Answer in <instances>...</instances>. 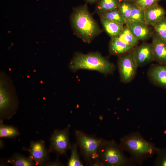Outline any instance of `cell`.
<instances>
[{
	"label": "cell",
	"mask_w": 166,
	"mask_h": 166,
	"mask_svg": "<svg viewBox=\"0 0 166 166\" xmlns=\"http://www.w3.org/2000/svg\"><path fill=\"white\" fill-rule=\"evenodd\" d=\"M118 66L121 81L125 83L130 82L135 77L138 67L134 59L132 50L119 57Z\"/></svg>",
	"instance_id": "obj_8"
},
{
	"label": "cell",
	"mask_w": 166,
	"mask_h": 166,
	"mask_svg": "<svg viewBox=\"0 0 166 166\" xmlns=\"http://www.w3.org/2000/svg\"><path fill=\"white\" fill-rule=\"evenodd\" d=\"M120 3L119 0H101L97 9L100 13L118 9Z\"/></svg>",
	"instance_id": "obj_19"
},
{
	"label": "cell",
	"mask_w": 166,
	"mask_h": 166,
	"mask_svg": "<svg viewBox=\"0 0 166 166\" xmlns=\"http://www.w3.org/2000/svg\"><path fill=\"white\" fill-rule=\"evenodd\" d=\"M8 162L14 166H33L35 164L30 157H26L18 153L12 156Z\"/></svg>",
	"instance_id": "obj_17"
},
{
	"label": "cell",
	"mask_w": 166,
	"mask_h": 166,
	"mask_svg": "<svg viewBox=\"0 0 166 166\" xmlns=\"http://www.w3.org/2000/svg\"><path fill=\"white\" fill-rule=\"evenodd\" d=\"M150 81L154 85L166 89V65H152L147 72Z\"/></svg>",
	"instance_id": "obj_11"
},
{
	"label": "cell",
	"mask_w": 166,
	"mask_h": 166,
	"mask_svg": "<svg viewBox=\"0 0 166 166\" xmlns=\"http://www.w3.org/2000/svg\"><path fill=\"white\" fill-rule=\"evenodd\" d=\"M134 48L133 46L124 41L118 37L112 38L109 45L110 53L116 55L128 53L133 50Z\"/></svg>",
	"instance_id": "obj_15"
},
{
	"label": "cell",
	"mask_w": 166,
	"mask_h": 166,
	"mask_svg": "<svg viewBox=\"0 0 166 166\" xmlns=\"http://www.w3.org/2000/svg\"><path fill=\"white\" fill-rule=\"evenodd\" d=\"M130 21L144 22V10L139 9L133 3L132 4Z\"/></svg>",
	"instance_id": "obj_25"
},
{
	"label": "cell",
	"mask_w": 166,
	"mask_h": 166,
	"mask_svg": "<svg viewBox=\"0 0 166 166\" xmlns=\"http://www.w3.org/2000/svg\"><path fill=\"white\" fill-rule=\"evenodd\" d=\"M161 0H135L133 3L139 9L144 10L148 7L156 4Z\"/></svg>",
	"instance_id": "obj_27"
},
{
	"label": "cell",
	"mask_w": 166,
	"mask_h": 166,
	"mask_svg": "<svg viewBox=\"0 0 166 166\" xmlns=\"http://www.w3.org/2000/svg\"><path fill=\"white\" fill-rule=\"evenodd\" d=\"M155 32L166 42V16L153 26Z\"/></svg>",
	"instance_id": "obj_24"
},
{
	"label": "cell",
	"mask_w": 166,
	"mask_h": 166,
	"mask_svg": "<svg viewBox=\"0 0 166 166\" xmlns=\"http://www.w3.org/2000/svg\"><path fill=\"white\" fill-rule=\"evenodd\" d=\"M124 2H134L135 0H122Z\"/></svg>",
	"instance_id": "obj_29"
},
{
	"label": "cell",
	"mask_w": 166,
	"mask_h": 166,
	"mask_svg": "<svg viewBox=\"0 0 166 166\" xmlns=\"http://www.w3.org/2000/svg\"><path fill=\"white\" fill-rule=\"evenodd\" d=\"M20 132L14 126L3 124L0 120V136L1 138H12L18 136Z\"/></svg>",
	"instance_id": "obj_18"
},
{
	"label": "cell",
	"mask_w": 166,
	"mask_h": 166,
	"mask_svg": "<svg viewBox=\"0 0 166 166\" xmlns=\"http://www.w3.org/2000/svg\"><path fill=\"white\" fill-rule=\"evenodd\" d=\"M132 8V4L124 1L120 3L118 8L126 22L130 20Z\"/></svg>",
	"instance_id": "obj_23"
},
{
	"label": "cell",
	"mask_w": 166,
	"mask_h": 166,
	"mask_svg": "<svg viewBox=\"0 0 166 166\" xmlns=\"http://www.w3.org/2000/svg\"><path fill=\"white\" fill-rule=\"evenodd\" d=\"M29 157L35 165L46 164L49 161V154L43 140L32 141L29 148Z\"/></svg>",
	"instance_id": "obj_9"
},
{
	"label": "cell",
	"mask_w": 166,
	"mask_h": 166,
	"mask_svg": "<svg viewBox=\"0 0 166 166\" xmlns=\"http://www.w3.org/2000/svg\"><path fill=\"white\" fill-rule=\"evenodd\" d=\"M101 20L105 31L112 38L118 36L124 27L123 24L102 18Z\"/></svg>",
	"instance_id": "obj_16"
},
{
	"label": "cell",
	"mask_w": 166,
	"mask_h": 166,
	"mask_svg": "<svg viewBox=\"0 0 166 166\" xmlns=\"http://www.w3.org/2000/svg\"><path fill=\"white\" fill-rule=\"evenodd\" d=\"M86 0L88 2H93L97 1V0Z\"/></svg>",
	"instance_id": "obj_30"
},
{
	"label": "cell",
	"mask_w": 166,
	"mask_h": 166,
	"mask_svg": "<svg viewBox=\"0 0 166 166\" xmlns=\"http://www.w3.org/2000/svg\"><path fill=\"white\" fill-rule=\"evenodd\" d=\"M119 144L114 140L105 141L98 151V160L101 166H128L135 165L126 157Z\"/></svg>",
	"instance_id": "obj_3"
},
{
	"label": "cell",
	"mask_w": 166,
	"mask_h": 166,
	"mask_svg": "<svg viewBox=\"0 0 166 166\" xmlns=\"http://www.w3.org/2000/svg\"><path fill=\"white\" fill-rule=\"evenodd\" d=\"M125 24L138 41L146 40L150 35L148 26L145 22L130 21Z\"/></svg>",
	"instance_id": "obj_14"
},
{
	"label": "cell",
	"mask_w": 166,
	"mask_h": 166,
	"mask_svg": "<svg viewBox=\"0 0 166 166\" xmlns=\"http://www.w3.org/2000/svg\"><path fill=\"white\" fill-rule=\"evenodd\" d=\"M144 22L148 26H153L165 16L164 9L158 4L152 5L144 10Z\"/></svg>",
	"instance_id": "obj_13"
},
{
	"label": "cell",
	"mask_w": 166,
	"mask_h": 166,
	"mask_svg": "<svg viewBox=\"0 0 166 166\" xmlns=\"http://www.w3.org/2000/svg\"><path fill=\"white\" fill-rule=\"evenodd\" d=\"M152 38L154 61L159 64L166 65V42L155 32Z\"/></svg>",
	"instance_id": "obj_12"
},
{
	"label": "cell",
	"mask_w": 166,
	"mask_h": 166,
	"mask_svg": "<svg viewBox=\"0 0 166 166\" xmlns=\"http://www.w3.org/2000/svg\"><path fill=\"white\" fill-rule=\"evenodd\" d=\"M100 14L101 18L123 24L126 23L118 9L100 13Z\"/></svg>",
	"instance_id": "obj_20"
},
{
	"label": "cell",
	"mask_w": 166,
	"mask_h": 166,
	"mask_svg": "<svg viewBox=\"0 0 166 166\" xmlns=\"http://www.w3.org/2000/svg\"><path fill=\"white\" fill-rule=\"evenodd\" d=\"M119 145L123 151L130 154V158L135 165H141L156 154L159 148L145 140L138 132H133L122 137Z\"/></svg>",
	"instance_id": "obj_1"
},
{
	"label": "cell",
	"mask_w": 166,
	"mask_h": 166,
	"mask_svg": "<svg viewBox=\"0 0 166 166\" xmlns=\"http://www.w3.org/2000/svg\"><path fill=\"white\" fill-rule=\"evenodd\" d=\"M78 146L76 143L72 144L71 155L67 165L68 166H82L83 164L80 160L78 153Z\"/></svg>",
	"instance_id": "obj_22"
},
{
	"label": "cell",
	"mask_w": 166,
	"mask_h": 166,
	"mask_svg": "<svg viewBox=\"0 0 166 166\" xmlns=\"http://www.w3.org/2000/svg\"><path fill=\"white\" fill-rule=\"evenodd\" d=\"M47 166H61L62 165L61 164L58 160L53 162H49L47 163L46 164Z\"/></svg>",
	"instance_id": "obj_28"
},
{
	"label": "cell",
	"mask_w": 166,
	"mask_h": 166,
	"mask_svg": "<svg viewBox=\"0 0 166 166\" xmlns=\"http://www.w3.org/2000/svg\"><path fill=\"white\" fill-rule=\"evenodd\" d=\"M166 1V0H165Z\"/></svg>",
	"instance_id": "obj_31"
},
{
	"label": "cell",
	"mask_w": 166,
	"mask_h": 166,
	"mask_svg": "<svg viewBox=\"0 0 166 166\" xmlns=\"http://www.w3.org/2000/svg\"><path fill=\"white\" fill-rule=\"evenodd\" d=\"M132 53L138 66L145 65L154 61L152 43H143L133 49Z\"/></svg>",
	"instance_id": "obj_10"
},
{
	"label": "cell",
	"mask_w": 166,
	"mask_h": 166,
	"mask_svg": "<svg viewBox=\"0 0 166 166\" xmlns=\"http://www.w3.org/2000/svg\"><path fill=\"white\" fill-rule=\"evenodd\" d=\"M155 166H166V148H159L156 153Z\"/></svg>",
	"instance_id": "obj_26"
},
{
	"label": "cell",
	"mask_w": 166,
	"mask_h": 166,
	"mask_svg": "<svg viewBox=\"0 0 166 166\" xmlns=\"http://www.w3.org/2000/svg\"><path fill=\"white\" fill-rule=\"evenodd\" d=\"M75 135L80 154L87 164L90 166H101L98 160V151L105 140L95 135L88 134L79 130Z\"/></svg>",
	"instance_id": "obj_2"
},
{
	"label": "cell",
	"mask_w": 166,
	"mask_h": 166,
	"mask_svg": "<svg viewBox=\"0 0 166 166\" xmlns=\"http://www.w3.org/2000/svg\"><path fill=\"white\" fill-rule=\"evenodd\" d=\"M70 125L61 130L56 129L50 138L49 151L53 152L58 155H65L68 150L71 149L72 144L69 139V131Z\"/></svg>",
	"instance_id": "obj_7"
},
{
	"label": "cell",
	"mask_w": 166,
	"mask_h": 166,
	"mask_svg": "<svg viewBox=\"0 0 166 166\" xmlns=\"http://www.w3.org/2000/svg\"><path fill=\"white\" fill-rule=\"evenodd\" d=\"M72 19L76 31L86 41H89L99 31L97 25L85 6L77 9Z\"/></svg>",
	"instance_id": "obj_5"
},
{
	"label": "cell",
	"mask_w": 166,
	"mask_h": 166,
	"mask_svg": "<svg viewBox=\"0 0 166 166\" xmlns=\"http://www.w3.org/2000/svg\"><path fill=\"white\" fill-rule=\"evenodd\" d=\"M70 66L73 70H95L105 74L112 73L114 68L113 64L97 53L78 54L71 61Z\"/></svg>",
	"instance_id": "obj_4"
},
{
	"label": "cell",
	"mask_w": 166,
	"mask_h": 166,
	"mask_svg": "<svg viewBox=\"0 0 166 166\" xmlns=\"http://www.w3.org/2000/svg\"><path fill=\"white\" fill-rule=\"evenodd\" d=\"M120 39L134 47L138 43V40L135 38L128 27H124L120 34L118 36Z\"/></svg>",
	"instance_id": "obj_21"
},
{
	"label": "cell",
	"mask_w": 166,
	"mask_h": 166,
	"mask_svg": "<svg viewBox=\"0 0 166 166\" xmlns=\"http://www.w3.org/2000/svg\"><path fill=\"white\" fill-rule=\"evenodd\" d=\"M1 85L0 99V120L10 119L16 113L18 101L14 91L8 90L7 83ZM6 85V84H5Z\"/></svg>",
	"instance_id": "obj_6"
}]
</instances>
